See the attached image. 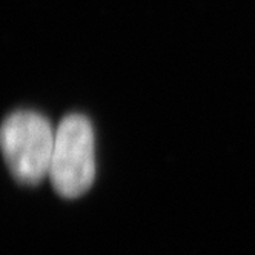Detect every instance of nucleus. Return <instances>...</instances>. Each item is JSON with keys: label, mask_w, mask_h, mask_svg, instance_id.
<instances>
[{"label": "nucleus", "mask_w": 255, "mask_h": 255, "mask_svg": "<svg viewBox=\"0 0 255 255\" xmlns=\"http://www.w3.org/2000/svg\"><path fill=\"white\" fill-rule=\"evenodd\" d=\"M56 131L46 117L34 111H15L0 126V149L19 183L39 185L49 175Z\"/></svg>", "instance_id": "1"}, {"label": "nucleus", "mask_w": 255, "mask_h": 255, "mask_svg": "<svg viewBox=\"0 0 255 255\" xmlns=\"http://www.w3.org/2000/svg\"><path fill=\"white\" fill-rule=\"evenodd\" d=\"M48 177L56 192L65 198H77L93 186L94 131L85 116H66L57 126Z\"/></svg>", "instance_id": "2"}]
</instances>
